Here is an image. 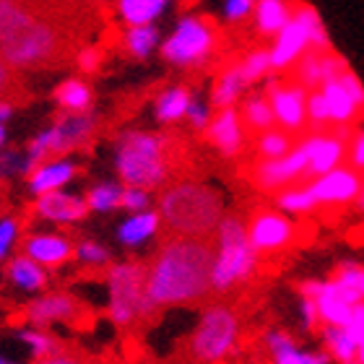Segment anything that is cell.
<instances>
[{
    "label": "cell",
    "mask_w": 364,
    "mask_h": 364,
    "mask_svg": "<svg viewBox=\"0 0 364 364\" xmlns=\"http://www.w3.org/2000/svg\"><path fill=\"white\" fill-rule=\"evenodd\" d=\"M359 362L364 364V343H362V346H359Z\"/></svg>",
    "instance_id": "9f6ffc18"
},
{
    "label": "cell",
    "mask_w": 364,
    "mask_h": 364,
    "mask_svg": "<svg viewBox=\"0 0 364 364\" xmlns=\"http://www.w3.org/2000/svg\"><path fill=\"white\" fill-rule=\"evenodd\" d=\"M18 341L29 349V354L34 359H47V357H53V354H58L60 351V346H58V341H55L53 336L47 333V331H42V328H21L18 331Z\"/></svg>",
    "instance_id": "d590c367"
},
{
    "label": "cell",
    "mask_w": 364,
    "mask_h": 364,
    "mask_svg": "<svg viewBox=\"0 0 364 364\" xmlns=\"http://www.w3.org/2000/svg\"><path fill=\"white\" fill-rule=\"evenodd\" d=\"M320 91H323V97H326L328 112H331V125H333L336 130L351 128V125L359 120L362 107L357 105V99L351 97V91L346 89V84H343L341 78L328 81Z\"/></svg>",
    "instance_id": "ffe728a7"
},
{
    "label": "cell",
    "mask_w": 364,
    "mask_h": 364,
    "mask_svg": "<svg viewBox=\"0 0 364 364\" xmlns=\"http://www.w3.org/2000/svg\"><path fill=\"white\" fill-rule=\"evenodd\" d=\"M354 136L351 128L331 130V133H310L302 138V146L307 149L310 156V167H307V182L318 180V177L333 172V169L346 164V149H349V138Z\"/></svg>",
    "instance_id": "30bf717a"
},
{
    "label": "cell",
    "mask_w": 364,
    "mask_h": 364,
    "mask_svg": "<svg viewBox=\"0 0 364 364\" xmlns=\"http://www.w3.org/2000/svg\"><path fill=\"white\" fill-rule=\"evenodd\" d=\"M84 315V304L68 291H47L31 299L26 307V320L29 326L42 328L55 326V323H76Z\"/></svg>",
    "instance_id": "5bb4252c"
},
{
    "label": "cell",
    "mask_w": 364,
    "mask_h": 364,
    "mask_svg": "<svg viewBox=\"0 0 364 364\" xmlns=\"http://www.w3.org/2000/svg\"><path fill=\"white\" fill-rule=\"evenodd\" d=\"M260 341L271 364H333L323 349H302L294 336L284 328H268Z\"/></svg>",
    "instance_id": "9a60e30c"
},
{
    "label": "cell",
    "mask_w": 364,
    "mask_h": 364,
    "mask_svg": "<svg viewBox=\"0 0 364 364\" xmlns=\"http://www.w3.org/2000/svg\"><path fill=\"white\" fill-rule=\"evenodd\" d=\"M3 141H6V133H3V125H0V146H3Z\"/></svg>",
    "instance_id": "6f0895ef"
},
{
    "label": "cell",
    "mask_w": 364,
    "mask_h": 364,
    "mask_svg": "<svg viewBox=\"0 0 364 364\" xmlns=\"http://www.w3.org/2000/svg\"><path fill=\"white\" fill-rule=\"evenodd\" d=\"M240 68H242V76L247 81V86L258 84L263 78L271 73V50H250V53L245 55L242 60H240Z\"/></svg>",
    "instance_id": "74e56055"
},
{
    "label": "cell",
    "mask_w": 364,
    "mask_h": 364,
    "mask_svg": "<svg viewBox=\"0 0 364 364\" xmlns=\"http://www.w3.org/2000/svg\"><path fill=\"white\" fill-rule=\"evenodd\" d=\"M245 89H247V81L242 76V68H240V63H232V65L221 70L216 84H213L211 105L216 109H229V107H235L240 102Z\"/></svg>",
    "instance_id": "d4e9b609"
},
{
    "label": "cell",
    "mask_w": 364,
    "mask_h": 364,
    "mask_svg": "<svg viewBox=\"0 0 364 364\" xmlns=\"http://www.w3.org/2000/svg\"><path fill=\"white\" fill-rule=\"evenodd\" d=\"M294 6L289 0H258L255 6V29L263 37H279V31L284 29L291 18Z\"/></svg>",
    "instance_id": "484cf974"
},
{
    "label": "cell",
    "mask_w": 364,
    "mask_h": 364,
    "mask_svg": "<svg viewBox=\"0 0 364 364\" xmlns=\"http://www.w3.org/2000/svg\"><path fill=\"white\" fill-rule=\"evenodd\" d=\"M240 338H242V320L235 307L224 302L208 304L190 333V357L198 364H221L237 351Z\"/></svg>",
    "instance_id": "8992f818"
},
{
    "label": "cell",
    "mask_w": 364,
    "mask_h": 364,
    "mask_svg": "<svg viewBox=\"0 0 364 364\" xmlns=\"http://www.w3.org/2000/svg\"><path fill=\"white\" fill-rule=\"evenodd\" d=\"M255 6L258 0H224V18L229 23H240L255 14Z\"/></svg>",
    "instance_id": "7dc6e473"
},
{
    "label": "cell",
    "mask_w": 364,
    "mask_h": 364,
    "mask_svg": "<svg viewBox=\"0 0 364 364\" xmlns=\"http://www.w3.org/2000/svg\"><path fill=\"white\" fill-rule=\"evenodd\" d=\"M21 252L45 268H58L76 258V245L58 232H31L21 240Z\"/></svg>",
    "instance_id": "e0dca14e"
},
{
    "label": "cell",
    "mask_w": 364,
    "mask_h": 364,
    "mask_svg": "<svg viewBox=\"0 0 364 364\" xmlns=\"http://www.w3.org/2000/svg\"><path fill=\"white\" fill-rule=\"evenodd\" d=\"M323 55L326 53H307L302 60L296 63V84H302L307 91H318L326 84L323 76Z\"/></svg>",
    "instance_id": "8d00e7d4"
},
{
    "label": "cell",
    "mask_w": 364,
    "mask_h": 364,
    "mask_svg": "<svg viewBox=\"0 0 364 364\" xmlns=\"http://www.w3.org/2000/svg\"><path fill=\"white\" fill-rule=\"evenodd\" d=\"M117 175L125 188L156 190L172 175V141L161 133L128 130L117 138Z\"/></svg>",
    "instance_id": "3957f363"
},
{
    "label": "cell",
    "mask_w": 364,
    "mask_h": 364,
    "mask_svg": "<svg viewBox=\"0 0 364 364\" xmlns=\"http://www.w3.org/2000/svg\"><path fill=\"white\" fill-rule=\"evenodd\" d=\"M276 208L287 216H310L318 211V200L312 196L307 182L302 185H291V188L276 193Z\"/></svg>",
    "instance_id": "f1b7e54d"
},
{
    "label": "cell",
    "mask_w": 364,
    "mask_h": 364,
    "mask_svg": "<svg viewBox=\"0 0 364 364\" xmlns=\"http://www.w3.org/2000/svg\"><path fill=\"white\" fill-rule=\"evenodd\" d=\"M55 102L68 109L73 114H81L89 109L91 105V89L84 84V81H65L63 86L55 89Z\"/></svg>",
    "instance_id": "836d02e7"
},
{
    "label": "cell",
    "mask_w": 364,
    "mask_h": 364,
    "mask_svg": "<svg viewBox=\"0 0 364 364\" xmlns=\"http://www.w3.org/2000/svg\"><path fill=\"white\" fill-rule=\"evenodd\" d=\"M156 39H159V31L154 29L151 23L149 26H130L125 31V47H128L130 55L136 58H146L156 47Z\"/></svg>",
    "instance_id": "ab89813d"
},
{
    "label": "cell",
    "mask_w": 364,
    "mask_h": 364,
    "mask_svg": "<svg viewBox=\"0 0 364 364\" xmlns=\"http://www.w3.org/2000/svg\"><path fill=\"white\" fill-rule=\"evenodd\" d=\"M346 164H349L351 169H357L359 175H364V128H357L354 130V136L349 138Z\"/></svg>",
    "instance_id": "bcb514c9"
},
{
    "label": "cell",
    "mask_w": 364,
    "mask_h": 364,
    "mask_svg": "<svg viewBox=\"0 0 364 364\" xmlns=\"http://www.w3.org/2000/svg\"><path fill=\"white\" fill-rule=\"evenodd\" d=\"M294 138L291 133L281 128H273L266 130V133H260L258 141H255V151H258L260 161H276V159H284L287 154L294 151Z\"/></svg>",
    "instance_id": "1f68e13d"
},
{
    "label": "cell",
    "mask_w": 364,
    "mask_h": 364,
    "mask_svg": "<svg viewBox=\"0 0 364 364\" xmlns=\"http://www.w3.org/2000/svg\"><path fill=\"white\" fill-rule=\"evenodd\" d=\"M349 364H362V362H359V359H357V362H349Z\"/></svg>",
    "instance_id": "680465c9"
},
{
    "label": "cell",
    "mask_w": 364,
    "mask_h": 364,
    "mask_svg": "<svg viewBox=\"0 0 364 364\" xmlns=\"http://www.w3.org/2000/svg\"><path fill=\"white\" fill-rule=\"evenodd\" d=\"M34 364H86L84 359L73 357V354H65V351H58V354H53V357L47 359H39V362Z\"/></svg>",
    "instance_id": "816d5d0a"
},
{
    "label": "cell",
    "mask_w": 364,
    "mask_h": 364,
    "mask_svg": "<svg viewBox=\"0 0 364 364\" xmlns=\"http://www.w3.org/2000/svg\"><path fill=\"white\" fill-rule=\"evenodd\" d=\"M73 175H76V164H70V161H63V159L45 161L42 167H37L29 175V190L37 198L47 196V193H58L65 182L73 180Z\"/></svg>",
    "instance_id": "cb8c5ba5"
},
{
    "label": "cell",
    "mask_w": 364,
    "mask_h": 364,
    "mask_svg": "<svg viewBox=\"0 0 364 364\" xmlns=\"http://www.w3.org/2000/svg\"><path fill=\"white\" fill-rule=\"evenodd\" d=\"M78 266L84 268H109L112 266V252L107 250L105 245L94 242V240H84V242L76 245V258H73Z\"/></svg>",
    "instance_id": "f35d334b"
},
{
    "label": "cell",
    "mask_w": 364,
    "mask_h": 364,
    "mask_svg": "<svg viewBox=\"0 0 364 364\" xmlns=\"http://www.w3.org/2000/svg\"><path fill=\"white\" fill-rule=\"evenodd\" d=\"M26 89L21 86V81L14 76V70L3 60V55H0V102H8V105H26Z\"/></svg>",
    "instance_id": "60d3db41"
},
{
    "label": "cell",
    "mask_w": 364,
    "mask_h": 364,
    "mask_svg": "<svg viewBox=\"0 0 364 364\" xmlns=\"http://www.w3.org/2000/svg\"><path fill=\"white\" fill-rule=\"evenodd\" d=\"M107 284V315L114 326L128 328L136 320L156 315V307L146 296V266L138 260L112 263L105 273Z\"/></svg>",
    "instance_id": "5b68a950"
},
{
    "label": "cell",
    "mask_w": 364,
    "mask_h": 364,
    "mask_svg": "<svg viewBox=\"0 0 364 364\" xmlns=\"http://www.w3.org/2000/svg\"><path fill=\"white\" fill-rule=\"evenodd\" d=\"M23 167H26V159H18V154L16 151L0 154V180L16 175V172H21L23 175Z\"/></svg>",
    "instance_id": "681fc988"
},
{
    "label": "cell",
    "mask_w": 364,
    "mask_h": 364,
    "mask_svg": "<svg viewBox=\"0 0 364 364\" xmlns=\"http://www.w3.org/2000/svg\"><path fill=\"white\" fill-rule=\"evenodd\" d=\"M159 216L175 237L208 240L216 235L224 213L221 193L203 182H175L159 198Z\"/></svg>",
    "instance_id": "7a4b0ae2"
},
{
    "label": "cell",
    "mask_w": 364,
    "mask_h": 364,
    "mask_svg": "<svg viewBox=\"0 0 364 364\" xmlns=\"http://www.w3.org/2000/svg\"><path fill=\"white\" fill-rule=\"evenodd\" d=\"M188 120H190V125L196 130H208V125H211V120H213V114H211V109L203 105V102H198V99H193V105H190V109H188Z\"/></svg>",
    "instance_id": "c3c4849f"
},
{
    "label": "cell",
    "mask_w": 364,
    "mask_h": 364,
    "mask_svg": "<svg viewBox=\"0 0 364 364\" xmlns=\"http://www.w3.org/2000/svg\"><path fill=\"white\" fill-rule=\"evenodd\" d=\"M122 208L130 213L151 211V193L141 188H125V193H122Z\"/></svg>",
    "instance_id": "f6af8a7d"
},
{
    "label": "cell",
    "mask_w": 364,
    "mask_h": 364,
    "mask_svg": "<svg viewBox=\"0 0 364 364\" xmlns=\"http://www.w3.org/2000/svg\"><path fill=\"white\" fill-rule=\"evenodd\" d=\"M78 68L86 70V73H94V70L102 65V50H97V47H86V50H81L76 58Z\"/></svg>",
    "instance_id": "f907efd6"
},
{
    "label": "cell",
    "mask_w": 364,
    "mask_h": 364,
    "mask_svg": "<svg viewBox=\"0 0 364 364\" xmlns=\"http://www.w3.org/2000/svg\"><path fill=\"white\" fill-rule=\"evenodd\" d=\"M211 291L229 294L255 279L260 266V252L247 237V221L240 216H224L213 235Z\"/></svg>",
    "instance_id": "277c9868"
},
{
    "label": "cell",
    "mask_w": 364,
    "mask_h": 364,
    "mask_svg": "<svg viewBox=\"0 0 364 364\" xmlns=\"http://www.w3.org/2000/svg\"><path fill=\"white\" fill-rule=\"evenodd\" d=\"M247 237L260 255H281L299 240V229L279 208H258L247 219Z\"/></svg>",
    "instance_id": "9c48e42d"
},
{
    "label": "cell",
    "mask_w": 364,
    "mask_h": 364,
    "mask_svg": "<svg viewBox=\"0 0 364 364\" xmlns=\"http://www.w3.org/2000/svg\"><path fill=\"white\" fill-rule=\"evenodd\" d=\"M89 213V205H86L84 198L70 196V193H47V196H39L37 203H34V216L37 219H45L50 224H76Z\"/></svg>",
    "instance_id": "ac0fdd59"
},
{
    "label": "cell",
    "mask_w": 364,
    "mask_h": 364,
    "mask_svg": "<svg viewBox=\"0 0 364 364\" xmlns=\"http://www.w3.org/2000/svg\"><path fill=\"white\" fill-rule=\"evenodd\" d=\"M315 304H318L323 328H343L346 323H349L354 307H357V304L349 302V296L343 294L341 289L336 287L331 279L323 281V289H320Z\"/></svg>",
    "instance_id": "44dd1931"
},
{
    "label": "cell",
    "mask_w": 364,
    "mask_h": 364,
    "mask_svg": "<svg viewBox=\"0 0 364 364\" xmlns=\"http://www.w3.org/2000/svg\"><path fill=\"white\" fill-rule=\"evenodd\" d=\"M307 167H310V156H307V149L299 141L294 146V151L287 154L284 159L258 161L255 172H252V180L266 193H281V190L291 188L296 182L302 185V180H307Z\"/></svg>",
    "instance_id": "7c38bea8"
},
{
    "label": "cell",
    "mask_w": 364,
    "mask_h": 364,
    "mask_svg": "<svg viewBox=\"0 0 364 364\" xmlns=\"http://www.w3.org/2000/svg\"><path fill=\"white\" fill-rule=\"evenodd\" d=\"M219 26L205 16H188L177 23L172 37L164 42V60L182 68H198L211 60L219 50Z\"/></svg>",
    "instance_id": "ba28073f"
},
{
    "label": "cell",
    "mask_w": 364,
    "mask_h": 364,
    "mask_svg": "<svg viewBox=\"0 0 364 364\" xmlns=\"http://www.w3.org/2000/svg\"><path fill=\"white\" fill-rule=\"evenodd\" d=\"M190 105H193V94L185 86L161 91L156 97V120L164 122V125H172V122L182 120V117H188Z\"/></svg>",
    "instance_id": "f546056e"
},
{
    "label": "cell",
    "mask_w": 364,
    "mask_h": 364,
    "mask_svg": "<svg viewBox=\"0 0 364 364\" xmlns=\"http://www.w3.org/2000/svg\"><path fill=\"white\" fill-rule=\"evenodd\" d=\"M122 193L125 188L114 185V182H102V185H94L84 196L89 211H99V213H109L114 208H122Z\"/></svg>",
    "instance_id": "e575fe53"
},
{
    "label": "cell",
    "mask_w": 364,
    "mask_h": 364,
    "mask_svg": "<svg viewBox=\"0 0 364 364\" xmlns=\"http://www.w3.org/2000/svg\"><path fill=\"white\" fill-rule=\"evenodd\" d=\"M240 117H242L245 128L252 130V133H266V130L279 128L276 125V114H273V107L268 102L266 94H250L245 99L242 107H240Z\"/></svg>",
    "instance_id": "4316f807"
},
{
    "label": "cell",
    "mask_w": 364,
    "mask_h": 364,
    "mask_svg": "<svg viewBox=\"0 0 364 364\" xmlns=\"http://www.w3.org/2000/svg\"><path fill=\"white\" fill-rule=\"evenodd\" d=\"M331 281L349 296L351 304L364 302V263L359 260H341L336 271L331 273Z\"/></svg>",
    "instance_id": "83f0119b"
},
{
    "label": "cell",
    "mask_w": 364,
    "mask_h": 364,
    "mask_svg": "<svg viewBox=\"0 0 364 364\" xmlns=\"http://www.w3.org/2000/svg\"><path fill=\"white\" fill-rule=\"evenodd\" d=\"M0 364H21L18 359H14V357H6V354H0Z\"/></svg>",
    "instance_id": "11a10c76"
},
{
    "label": "cell",
    "mask_w": 364,
    "mask_h": 364,
    "mask_svg": "<svg viewBox=\"0 0 364 364\" xmlns=\"http://www.w3.org/2000/svg\"><path fill=\"white\" fill-rule=\"evenodd\" d=\"M11 109H14V105H8V102H0V122H3L8 114H11Z\"/></svg>",
    "instance_id": "f5cc1de1"
},
{
    "label": "cell",
    "mask_w": 364,
    "mask_h": 364,
    "mask_svg": "<svg viewBox=\"0 0 364 364\" xmlns=\"http://www.w3.org/2000/svg\"><path fill=\"white\" fill-rule=\"evenodd\" d=\"M21 237V224L16 219H0V263L8 258V252L14 250V245Z\"/></svg>",
    "instance_id": "ee69618b"
},
{
    "label": "cell",
    "mask_w": 364,
    "mask_h": 364,
    "mask_svg": "<svg viewBox=\"0 0 364 364\" xmlns=\"http://www.w3.org/2000/svg\"><path fill=\"white\" fill-rule=\"evenodd\" d=\"M354 208H357L359 213H364V185H362V193H359L357 203H354Z\"/></svg>",
    "instance_id": "db71d44e"
},
{
    "label": "cell",
    "mask_w": 364,
    "mask_h": 364,
    "mask_svg": "<svg viewBox=\"0 0 364 364\" xmlns=\"http://www.w3.org/2000/svg\"><path fill=\"white\" fill-rule=\"evenodd\" d=\"M307 185L318 200V208H343V205L357 203L364 185V175H359L349 164H343V167L333 169L318 180L307 182Z\"/></svg>",
    "instance_id": "4fadbf2b"
},
{
    "label": "cell",
    "mask_w": 364,
    "mask_h": 364,
    "mask_svg": "<svg viewBox=\"0 0 364 364\" xmlns=\"http://www.w3.org/2000/svg\"><path fill=\"white\" fill-rule=\"evenodd\" d=\"M159 229H161L159 211L130 213L128 219L120 224V229H117V240H120L122 247L136 250V247H144L146 242H151L154 237L159 235Z\"/></svg>",
    "instance_id": "7402d4cb"
},
{
    "label": "cell",
    "mask_w": 364,
    "mask_h": 364,
    "mask_svg": "<svg viewBox=\"0 0 364 364\" xmlns=\"http://www.w3.org/2000/svg\"><path fill=\"white\" fill-rule=\"evenodd\" d=\"M307 125L312 128V133H326V128L331 125V112L320 89L310 91V99H307Z\"/></svg>",
    "instance_id": "b9f144b4"
},
{
    "label": "cell",
    "mask_w": 364,
    "mask_h": 364,
    "mask_svg": "<svg viewBox=\"0 0 364 364\" xmlns=\"http://www.w3.org/2000/svg\"><path fill=\"white\" fill-rule=\"evenodd\" d=\"M205 141L227 159L240 156L245 149V141H247V128L240 117V109L229 107V109H219L213 114L211 125L205 130Z\"/></svg>",
    "instance_id": "2e32d148"
},
{
    "label": "cell",
    "mask_w": 364,
    "mask_h": 364,
    "mask_svg": "<svg viewBox=\"0 0 364 364\" xmlns=\"http://www.w3.org/2000/svg\"><path fill=\"white\" fill-rule=\"evenodd\" d=\"M333 53L331 37L320 14L307 3H296L291 11V18L279 37L271 45V68L287 70L302 60L307 53Z\"/></svg>",
    "instance_id": "52a82bcc"
},
{
    "label": "cell",
    "mask_w": 364,
    "mask_h": 364,
    "mask_svg": "<svg viewBox=\"0 0 364 364\" xmlns=\"http://www.w3.org/2000/svg\"><path fill=\"white\" fill-rule=\"evenodd\" d=\"M266 97L276 114V125L287 133H302L307 128V99L310 91L302 84H284V81H268Z\"/></svg>",
    "instance_id": "8fae6325"
},
{
    "label": "cell",
    "mask_w": 364,
    "mask_h": 364,
    "mask_svg": "<svg viewBox=\"0 0 364 364\" xmlns=\"http://www.w3.org/2000/svg\"><path fill=\"white\" fill-rule=\"evenodd\" d=\"M213 245L208 240L172 237L146 266V296L156 310L200 302L211 294Z\"/></svg>",
    "instance_id": "6da1fadb"
},
{
    "label": "cell",
    "mask_w": 364,
    "mask_h": 364,
    "mask_svg": "<svg viewBox=\"0 0 364 364\" xmlns=\"http://www.w3.org/2000/svg\"><path fill=\"white\" fill-rule=\"evenodd\" d=\"M320 341H323V351L336 364H349L359 359V346L346 333V328H323L320 331Z\"/></svg>",
    "instance_id": "4dcf8cb0"
},
{
    "label": "cell",
    "mask_w": 364,
    "mask_h": 364,
    "mask_svg": "<svg viewBox=\"0 0 364 364\" xmlns=\"http://www.w3.org/2000/svg\"><path fill=\"white\" fill-rule=\"evenodd\" d=\"M169 0H120V14L130 26H149Z\"/></svg>",
    "instance_id": "d6a6232c"
},
{
    "label": "cell",
    "mask_w": 364,
    "mask_h": 364,
    "mask_svg": "<svg viewBox=\"0 0 364 364\" xmlns=\"http://www.w3.org/2000/svg\"><path fill=\"white\" fill-rule=\"evenodd\" d=\"M296 318H299V331H304V333H320L323 331L318 304L312 299H304V296L296 299Z\"/></svg>",
    "instance_id": "7bdbcfd3"
},
{
    "label": "cell",
    "mask_w": 364,
    "mask_h": 364,
    "mask_svg": "<svg viewBox=\"0 0 364 364\" xmlns=\"http://www.w3.org/2000/svg\"><path fill=\"white\" fill-rule=\"evenodd\" d=\"M50 6L53 0H0V42L29 26Z\"/></svg>",
    "instance_id": "d6986e66"
},
{
    "label": "cell",
    "mask_w": 364,
    "mask_h": 364,
    "mask_svg": "<svg viewBox=\"0 0 364 364\" xmlns=\"http://www.w3.org/2000/svg\"><path fill=\"white\" fill-rule=\"evenodd\" d=\"M47 279H50L47 268L39 266V263H34L31 258H26L23 252L8 260L6 281L14 289L23 291V294H34V291H42V289L47 287Z\"/></svg>",
    "instance_id": "603a6c76"
}]
</instances>
